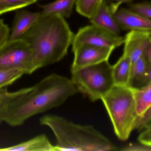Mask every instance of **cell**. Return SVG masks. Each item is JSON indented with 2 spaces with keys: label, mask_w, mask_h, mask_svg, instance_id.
<instances>
[{
  "label": "cell",
  "mask_w": 151,
  "mask_h": 151,
  "mask_svg": "<svg viewBox=\"0 0 151 151\" xmlns=\"http://www.w3.org/2000/svg\"><path fill=\"white\" fill-rule=\"evenodd\" d=\"M148 67L143 54L131 65L129 79V87H134L141 79Z\"/></svg>",
  "instance_id": "18"
},
{
  "label": "cell",
  "mask_w": 151,
  "mask_h": 151,
  "mask_svg": "<svg viewBox=\"0 0 151 151\" xmlns=\"http://www.w3.org/2000/svg\"><path fill=\"white\" fill-rule=\"evenodd\" d=\"M39 0H0V15L19 9L33 4Z\"/></svg>",
  "instance_id": "20"
},
{
  "label": "cell",
  "mask_w": 151,
  "mask_h": 151,
  "mask_svg": "<svg viewBox=\"0 0 151 151\" xmlns=\"http://www.w3.org/2000/svg\"><path fill=\"white\" fill-rule=\"evenodd\" d=\"M143 55L147 61L148 66L151 67V40L150 44L145 50Z\"/></svg>",
  "instance_id": "28"
},
{
  "label": "cell",
  "mask_w": 151,
  "mask_h": 151,
  "mask_svg": "<svg viewBox=\"0 0 151 151\" xmlns=\"http://www.w3.org/2000/svg\"></svg>",
  "instance_id": "31"
},
{
  "label": "cell",
  "mask_w": 151,
  "mask_h": 151,
  "mask_svg": "<svg viewBox=\"0 0 151 151\" xmlns=\"http://www.w3.org/2000/svg\"><path fill=\"white\" fill-rule=\"evenodd\" d=\"M113 49L90 44H83L74 51V56L71 71L108 60Z\"/></svg>",
  "instance_id": "8"
},
{
  "label": "cell",
  "mask_w": 151,
  "mask_h": 151,
  "mask_svg": "<svg viewBox=\"0 0 151 151\" xmlns=\"http://www.w3.org/2000/svg\"><path fill=\"white\" fill-rule=\"evenodd\" d=\"M129 9L151 20V2L145 1L130 4Z\"/></svg>",
  "instance_id": "22"
},
{
  "label": "cell",
  "mask_w": 151,
  "mask_h": 151,
  "mask_svg": "<svg viewBox=\"0 0 151 151\" xmlns=\"http://www.w3.org/2000/svg\"><path fill=\"white\" fill-rule=\"evenodd\" d=\"M151 40V31H130L124 37L123 53L129 57L131 65L143 54Z\"/></svg>",
  "instance_id": "9"
},
{
  "label": "cell",
  "mask_w": 151,
  "mask_h": 151,
  "mask_svg": "<svg viewBox=\"0 0 151 151\" xmlns=\"http://www.w3.org/2000/svg\"><path fill=\"white\" fill-rule=\"evenodd\" d=\"M114 17L121 30L151 31V20L126 8H119Z\"/></svg>",
  "instance_id": "10"
},
{
  "label": "cell",
  "mask_w": 151,
  "mask_h": 151,
  "mask_svg": "<svg viewBox=\"0 0 151 151\" xmlns=\"http://www.w3.org/2000/svg\"><path fill=\"white\" fill-rule=\"evenodd\" d=\"M151 120V106L146 113L138 118L135 130L142 131L144 129L147 123Z\"/></svg>",
  "instance_id": "24"
},
{
  "label": "cell",
  "mask_w": 151,
  "mask_h": 151,
  "mask_svg": "<svg viewBox=\"0 0 151 151\" xmlns=\"http://www.w3.org/2000/svg\"><path fill=\"white\" fill-rule=\"evenodd\" d=\"M112 68L106 60L71 71L70 79L78 92L96 102L101 100L114 86Z\"/></svg>",
  "instance_id": "5"
},
{
  "label": "cell",
  "mask_w": 151,
  "mask_h": 151,
  "mask_svg": "<svg viewBox=\"0 0 151 151\" xmlns=\"http://www.w3.org/2000/svg\"><path fill=\"white\" fill-rule=\"evenodd\" d=\"M140 143V142H139ZM120 150L122 151H151V146L140 143L129 144L124 146Z\"/></svg>",
  "instance_id": "25"
},
{
  "label": "cell",
  "mask_w": 151,
  "mask_h": 151,
  "mask_svg": "<svg viewBox=\"0 0 151 151\" xmlns=\"http://www.w3.org/2000/svg\"><path fill=\"white\" fill-rule=\"evenodd\" d=\"M115 12L111 2L104 0L93 17L90 19V20L92 25L114 34L119 35L121 30L114 17Z\"/></svg>",
  "instance_id": "12"
},
{
  "label": "cell",
  "mask_w": 151,
  "mask_h": 151,
  "mask_svg": "<svg viewBox=\"0 0 151 151\" xmlns=\"http://www.w3.org/2000/svg\"><path fill=\"white\" fill-rule=\"evenodd\" d=\"M27 89L23 88L14 91H9L6 87L0 89V115L12 100L24 93Z\"/></svg>",
  "instance_id": "21"
},
{
  "label": "cell",
  "mask_w": 151,
  "mask_h": 151,
  "mask_svg": "<svg viewBox=\"0 0 151 151\" xmlns=\"http://www.w3.org/2000/svg\"><path fill=\"white\" fill-rule=\"evenodd\" d=\"M78 92L70 79L50 74L12 100L0 115V122L21 126L37 114L59 107Z\"/></svg>",
  "instance_id": "1"
},
{
  "label": "cell",
  "mask_w": 151,
  "mask_h": 151,
  "mask_svg": "<svg viewBox=\"0 0 151 151\" xmlns=\"http://www.w3.org/2000/svg\"><path fill=\"white\" fill-rule=\"evenodd\" d=\"M74 36L65 18L58 15L41 14L22 38L32 50L34 72L62 60L67 55Z\"/></svg>",
  "instance_id": "2"
},
{
  "label": "cell",
  "mask_w": 151,
  "mask_h": 151,
  "mask_svg": "<svg viewBox=\"0 0 151 151\" xmlns=\"http://www.w3.org/2000/svg\"><path fill=\"white\" fill-rule=\"evenodd\" d=\"M151 127V120L150 121H149V122H148V123H147V125H146V126H145V129L146 128H150ZM143 129V130H144Z\"/></svg>",
  "instance_id": "30"
},
{
  "label": "cell",
  "mask_w": 151,
  "mask_h": 151,
  "mask_svg": "<svg viewBox=\"0 0 151 151\" xmlns=\"http://www.w3.org/2000/svg\"><path fill=\"white\" fill-rule=\"evenodd\" d=\"M104 0H76V11L83 17L91 18Z\"/></svg>",
  "instance_id": "17"
},
{
  "label": "cell",
  "mask_w": 151,
  "mask_h": 151,
  "mask_svg": "<svg viewBox=\"0 0 151 151\" xmlns=\"http://www.w3.org/2000/svg\"><path fill=\"white\" fill-rule=\"evenodd\" d=\"M0 151H57L45 134H41L28 141L11 147L0 149Z\"/></svg>",
  "instance_id": "13"
},
{
  "label": "cell",
  "mask_w": 151,
  "mask_h": 151,
  "mask_svg": "<svg viewBox=\"0 0 151 151\" xmlns=\"http://www.w3.org/2000/svg\"><path fill=\"white\" fill-rule=\"evenodd\" d=\"M124 37L114 34L94 25L80 28L75 35L72 51L83 44H90L115 49L124 44Z\"/></svg>",
  "instance_id": "7"
},
{
  "label": "cell",
  "mask_w": 151,
  "mask_h": 151,
  "mask_svg": "<svg viewBox=\"0 0 151 151\" xmlns=\"http://www.w3.org/2000/svg\"><path fill=\"white\" fill-rule=\"evenodd\" d=\"M137 139L139 142L151 146V127L145 129L142 131Z\"/></svg>",
  "instance_id": "27"
},
{
  "label": "cell",
  "mask_w": 151,
  "mask_h": 151,
  "mask_svg": "<svg viewBox=\"0 0 151 151\" xmlns=\"http://www.w3.org/2000/svg\"><path fill=\"white\" fill-rule=\"evenodd\" d=\"M131 67L130 58L123 53L116 64L113 66L112 75L114 85L129 87Z\"/></svg>",
  "instance_id": "14"
},
{
  "label": "cell",
  "mask_w": 151,
  "mask_h": 151,
  "mask_svg": "<svg viewBox=\"0 0 151 151\" xmlns=\"http://www.w3.org/2000/svg\"><path fill=\"white\" fill-rule=\"evenodd\" d=\"M33 63L32 50L22 38L8 40L0 50V68L19 69L30 74L34 72Z\"/></svg>",
  "instance_id": "6"
},
{
  "label": "cell",
  "mask_w": 151,
  "mask_h": 151,
  "mask_svg": "<svg viewBox=\"0 0 151 151\" xmlns=\"http://www.w3.org/2000/svg\"><path fill=\"white\" fill-rule=\"evenodd\" d=\"M41 16V12H32L27 10L17 11L10 30L9 40L22 38L39 20Z\"/></svg>",
  "instance_id": "11"
},
{
  "label": "cell",
  "mask_w": 151,
  "mask_h": 151,
  "mask_svg": "<svg viewBox=\"0 0 151 151\" xmlns=\"http://www.w3.org/2000/svg\"><path fill=\"white\" fill-rule=\"evenodd\" d=\"M150 84H151V67L148 66V67L143 76L133 87H141Z\"/></svg>",
  "instance_id": "26"
},
{
  "label": "cell",
  "mask_w": 151,
  "mask_h": 151,
  "mask_svg": "<svg viewBox=\"0 0 151 151\" xmlns=\"http://www.w3.org/2000/svg\"><path fill=\"white\" fill-rule=\"evenodd\" d=\"M24 74V72L19 69L0 68V89L13 84Z\"/></svg>",
  "instance_id": "19"
},
{
  "label": "cell",
  "mask_w": 151,
  "mask_h": 151,
  "mask_svg": "<svg viewBox=\"0 0 151 151\" xmlns=\"http://www.w3.org/2000/svg\"><path fill=\"white\" fill-rule=\"evenodd\" d=\"M101 100L115 134L121 141H127L139 118L132 87L114 85Z\"/></svg>",
  "instance_id": "4"
},
{
  "label": "cell",
  "mask_w": 151,
  "mask_h": 151,
  "mask_svg": "<svg viewBox=\"0 0 151 151\" xmlns=\"http://www.w3.org/2000/svg\"><path fill=\"white\" fill-rule=\"evenodd\" d=\"M139 118L142 116L151 106V84L141 87H132Z\"/></svg>",
  "instance_id": "16"
},
{
  "label": "cell",
  "mask_w": 151,
  "mask_h": 151,
  "mask_svg": "<svg viewBox=\"0 0 151 151\" xmlns=\"http://www.w3.org/2000/svg\"><path fill=\"white\" fill-rule=\"evenodd\" d=\"M10 33L9 27L0 18V50L9 40Z\"/></svg>",
  "instance_id": "23"
},
{
  "label": "cell",
  "mask_w": 151,
  "mask_h": 151,
  "mask_svg": "<svg viewBox=\"0 0 151 151\" xmlns=\"http://www.w3.org/2000/svg\"><path fill=\"white\" fill-rule=\"evenodd\" d=\"M55 137L57 151L118 150L117 146L91 125L76 124L59 115L48 114L40 119Z\"/></svg>",
  "instance_id": "3"
},
{
  "label": "cell",
  "mask_w": 151,
  "mask_h": 151,
  "mask_svg": "<svg viewBox=\"0 0 151 151\" xmlns=\"http://www.w3.org/2000/svg\"><path fill=\"white\" fill-rule=\"evenodd\" d=\"M133 0H111V3L115 11H117L120 6L124 3H128Z\"/></svg>",
  "instance_id": "29"
},
{
  "label": "cell",
  "mask_w": 151,
  "mask_h": 151,
  "mask_svg": "<svg viewBox=\"0 0 151 151\" xmlns=\"http://www.w3.org/2000/svg\"><path fill=\"white\" fill-rule=\"evenodd\" d=\"M76 0H56L45 5H40L42 9L41 14L46 16L58 15L64 18L71 16Z\"/></svg>",
  "instance_id": "15"
}]
</instances>
